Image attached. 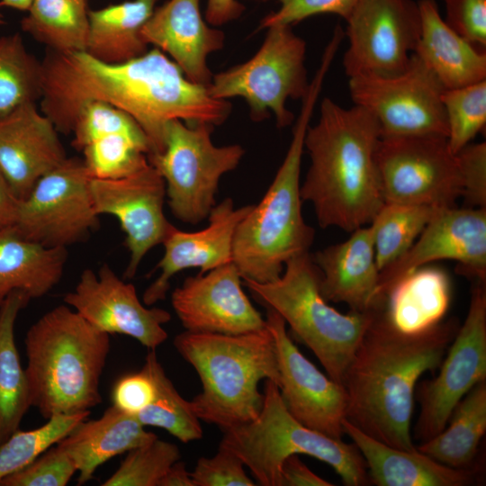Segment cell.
<instances>
[{
  "label": "cell",
  "instance_id": "2",
  "mask_svg": "<svg viewBox=\"0 0 486 486\" xmlns=\"http://www.w3.org/2000/svg\"><path fill=\"white\" fill-rule=\"evenodd\" d=\"M459 327L451 318L423 332L405 333L374 310L343 376L345 419L383 444L415 451L410 421L416 385L422 374L438 368Z\"/></svg>",
  "mask_w": 486,
  "mask_h": 486
},
{
  "label": "cell",
  "instance_id": "18",
  "mask_svg": "<svg viewBox=\"0 0 486 486\" xmlns=\"http://www.w3.org/2000/svg\"><path fill=\"white\" fill-rule=\"evenodd\" d=\"M266 322L274 341L283 401L307 428L336 439L344 435L347 396L343 384L321 373L294 345L284 319L266 309Z\"/></svg>",
  "mask_w": 486,
  "mask_h": 486
},
{
  "label": "cell",
  "instance_id": "8",
  "mask_svg": "<svg viewBox=\"0 0 486 486\" xmlns=\"http://www.w3.org/2000/svg\"><path fill=\"white\" fill-rule=\"evenodd\" d=\"M223 431L220 446L238 456L260 485L279 486L284 462L299 454L330 465L345 485L369 482L366 464L357 446L300 423L287 410L279 387L272 380H266L257 417Z\"/></svg>",
  "mask_w": 486,
  "mask_h": 486
},
{
  "label": "cell",
  "instance_id": "52",
  "mask_svg": "<svg viewBox=\"0 0 486 486\" xmlns=\"http://www.w3.org/2000/svg\"><path fill=\"white\" fill-rule=\"evenodd\" d=\"M3 5L9 6L20 11H28L32 0H2Z\"/></svg>",
  "mask_w": 486,
  "mask_h": 486
},
{
  "label": "cell",
  "instance_id": "24",
  "mask_svg": "<svg viewBox=\"0 0 486 486\" xmlns=\"http://www.w3.org/2000/svg\"><path fill=\"white\" fill-rule=\"evenodd\" d=\"M351 233L346 240L316 252L312 259L328 302H343L352 311L367 312L374 309L380 276L373 228L368 224Z\"/></svg>",
  "mask_w": 486,
  "mask_h": 486
},
{
  "label": "cell",
  "instance_id": "19",
  "mask_svg": "<svg viewBox=\"0 0 486 486\" xmlns=\"http://www.w3.org/2000/svg\"><path fill=\"white\" fill-rule=\"evenodd\" d=\"M63 300L99 330L129 336L148 349L156 350L167 338L163 325L171 320L170 313L147 308L135 286L119 278L107 264L97 273L83 270L74 290Z\"/></svg>",
  "mask_w": 486,
  "mask_h": 486
},
{
  "label": "cell",
  "instance_id": "12",
  "mask_svg": "<svg viewBox=\"0 0 486 486\" xmlns=\"http://www.w3.org/2000/svg\"><path fill=\"white\" fill-rule=\"evenodd\" d=\"M90 181L83 159L67 158L20 200L14 227L24 238L48 248L85 242L99 227Z\"/></svg>",
  "mask_w": 486,
  "mask_h": 486
},
{
  "label": "cell",
  "instance_id": "22",
  "mask_svg": "<svg viewBox=\"0 0 486 486\" xmlns=\"http://www.w3.org/2000/svg\"><path fill=\"white\" fill-rule=\"evenodd\" d=\"M58 133L35 103L0 120V170L19 200L68 158Z\"/></svg>",
  "mask_w": 486,
  "mask_h": 486
},
{
  "label": "cell",
  "instance_id": "37",
  "mask_svg": "<svg viewBox=\"0 0 486 486\" xmlns=\"http://www.w3.org/2000/svg\"><path fill=\"white\" fill-rule=\"evenodd\" d=\"M81 151L91 178L119 179L148 165L150 146L147 139L113 133L93 140Z\"/></svg>",
  "mask_w": 486,
  "mask_h": 486
},
{
  "label": "cell",
  "instance_id": "35",
  "mask_svg": "<svg viewBox=\"0 0 486 486\" xmlns=\"http://www.w3.org/2000/svg\"><path fill=\"white\" fill-rule=\"evenodd\" d=\"M437 209L384 202L370 223L380 272L408 251Z\"/></svg>",
  "mask_w": 486,
  "mask_h": 486
},
{
  "label": "cell",
  "instance_id": "20",
  "mask_svg": "<svg viewBox=\"0 0 486 486\" xmlns=\"http://www.w3.org/2000/svg\"><path fill=\"white\" fill-rule=\"evenodd\" d=\"M232 262L188 276L171 294L172 307L186 331L238 335L266 327V319L242 289Z\"/></svg>",
  "mask_w": 486,
  "mask_h": 486
},
{
  "label": "cell",
  "instance_id": "16",
  "mask_svg": "<svg viewBox=\"0 0 486 486\" xmlns=\"http://www.w3.org/2000/svg\"><path fill=\"white\" fill-rule=\"evenodd\" d=\"M440 260L457 262V273L486 282V208H439L413 245L380 272L375 307L402 277Z\"/></svg>",
  "mask_w": 486,
  "mask_h": 486
},
{
  "label": "cell",
  "instance_id": "13",
  "mask_svg": "<svg viewBox=\"0 0 486 486\" xmlns=\"http://www.w3.org/2000/svg\"><path fill=\"white\" fill-rule=\"evenodd\" d=\"M375 162L384 202L445 208L462 197L456 156L445 137L381 138Z\"/></svg>",
  "mask_w": 486,
  "mask_h": 486
},
{
  "label": "cell",
  "instance_id": "5",
  "mask_svg": "<svg viewBox=\"0 0 486 486\" xmlns=\"http://www.w3.org/2000/svg\"><path fill=\"white\" fill-rule=\"evenodd\" d=\"M24 346L31 406L44 418L90 411L101 403L109 334L66 304L40 317L28 329Z\"/></svg>",
  "mask_w": 486,
  "mask_h": 486
},
{
  "label": "cell",
  "instance_id": "11",
  "mask_svg": "<svg viewBox=\"0 0 486 486\" xmlns=\"http://www.w3.org/2000/svg\"><path fill=\"white\" fill-rule=\"evenodd\" d=\"M351 99L377 121L381 138L436 136L447 139L445 87L412 54L408 68L391 77L348 78Z\"/></svg>",
  "mask_w": 486,
  "mask_h": 486
},
{
  "label": "cell",
  "instance_id": "15",
  "mask_svg": "<svg viewBox=\"0 0 486 486\" xmlns=\"http://www.w3.org/2000/svg\"><path fill=\"white\" fill-rule=\"evenodd\" d=\"M346 76L391 77L409 67L421 22L414 0H359L346 19Z\"/></svg>",
  "mask_w": 486,
  "mask_h": 486
},
{
  "label": "cell",
  "instance_id": "21",
  "mask_svg": "<svg viewBox=\"0 0 486 486\" xmlns=\"http://www.w3.org/2000/svg\"><path fill=\"white\" fill-rule=\"evenodd\" d=\"M252 205L234 207L226 198L211 211L208 225L197 231H183L173 227L162 243L164 255L156 266L158 278L147 287L142 302L151 306L166 299L171 278L187 268H199L200 274L232 262L236 229Z\"/></svg>",
  "mask_w": 486,
  "mask_h": 486
},
{
  "label": "cell",
  "instance_id": "38",
  "mask_svg": "<svg viewBox=\"0 0 486 486\" xmlns=\"http://www.w3.org/2000/svg\"><path fill=\"white\" fill-rule=\"evenodd\" d=\"M91 411L56 414L37 428L14 431L0 446V481L34 461L66 436Z\"/></svg>",
  "mask_w": 486,
  "mask_h": 486
},
{
  "label": "cell",
  "instance_id": "26",
  "mask_svg": "<svg viewBox=\"0 0 486 486\" xmlns=\"http://www.w3.org/2000/svg\"><path fill=\"white\" fill-rule=\"evenodd\" d=\"M421 31L413 54L445 89L486 79V53L455 32L439 14L436 0H418Z\"/></svg>",
  "mask_w": 486,
  "mask_h": 486
},
{
  "label": "cell",
  "instance_id": "30",
  "mask_svg": "<svg viewBox=\"0 0 486 486\" xmlns=\"http://www.w3.org/2000/svg\"><path fill=\"white\" fill-rule=\"evenodd\" d=\"M159 0H131L89 10L86 52L105 63H122L145 54L141 30Z\"/></svg>",
  "mask_w": 486,
  "mask_h": 486
},
{
  "label": "cell",
  "instance_id": "29",
  "mask_svg": "<svg viewBox=\"0 0 486 486\" xmlns=\"http://www.w3.org/2000/svg\"><path fill=\"white\" fill-rule=\"evenodd\" d=\"M451 284L437 267H420L399 280L379 309L397 329L419 333L440 323L449 308Z\"/></svg>",
  "mask_w": 486,
  "mask_h": 486
},
{
  "label": "cell",
  "instance_id": "6",
  "mask_svg": "<svg viewBox=\"0 0 486 486\" xmlns=\"http://www.w3.org/2000/svg\"><path fill=\"white\" fill-rule=\"evenodd\" d=\"M174 346L202 382V392L191 400L196 416L222 430L257 417L262 380L278 385L274 341L267 326L238 335L185 330L175 338Z\"/></svg>",
  "mask_w": 486,
  "mask_h": 486
},
{
  "label": "cell",
  "instance_id": "41",
  "mask_svg": "<svg viewBox=\"0 0 486 486\" xmlns=\"http://www.w3.org/2000/svg\"><path fill=\"white\" fill-rule=\"evenodd\" d=\"M71 133L72 145L80 151L93 140L113 133L148 140L131 116L114 106L97 101L85 104L79 108Z\"/></svg>",
  "mask_w": 486,
  "mask_h": 486
},
{
  "label": "cell",
  "instance_id": "47",
  "mask_svg": "<svg viewBox=\"0 0 486 486\" xmlns=\"http://www.w3.org/2000/svg\"><path fill=\"white\" fill-rule=\"evenodd\" d=\"M445 22L475 47H486V0H444Z\"/></svg>",
  "mask_w": 486,
  "mask_h": 486
},
{
  "label": "cell",
  "instance_id": "14",
  "mask_svg": "<svg viewBox=\"0 0 486 486\" xmlns=\"http://www.w3.org/2000/svg\"><path fill=\"white\" fill-rule=\"evenodd\" d=\"M439 373L417 383L420 411L414 437L426 442L446 428L456 404L476 384L486 381V287L476 282L465 320L449 346Z\"/></svg>",
  "mask_w": 486,
  "mask_h": 486
},
{
  "label": "cell",
  "instance_id": "32",
  "mask_svg": "<svg viewBox=\"0 0 486 486\" xmlns=\"http://www.w3.org/2000/svg\"><path fill=\"white\" fill-rule=\"evenodd\" d=\"M31 298L13 292L0 306V446L17 429L31 406L25 369L14 340L19 312Z\"/></svg>",
  "mask_w": 486,
  "mask_h": 486
},
{
  "label": "cell",
  "instance_id": "9",
  "mask_svg": "<svg viewBox=\"0 0 486 486\" xmlns=\"http://www.w3.org/2000/svg\"><path fill=\"white\" fill-rule=\"evenodd\" d=\"M213 125L171 120L165 127L164 149L148 155V162L166 184L167 204L175 218L196 225L216 204L221 176L234 170L245 150L238 144L215 146Z\"/></svg>",
  "mask_w": 486,
  "mask_h": 486
},
{
  "label": "cell",
  "instance_id": "31",
  "mask_svg": "<svg viewBox=\"0 0 486 486\" xmlns=\"http://www.w3.org/2000/svg\"><path fill=\"white\" fill-rule=\"evenodd\" d=\"M486 433V381L472 387L456 404L442 432L416 448L456 469L471 468Z\"/></svg>",
  "mask_w": 486,
  "mask_h": 486
},
{
  "label": "cell",
  "instance_id": "25",
  "mask_svg": "<svg viewBox=\"0 0 486 486\" xmlns=\"http://www.w3.org/2000/svg\"><path fill=\"white\" fill-rule=\"evenodd\" d=\"M344 434L357 446L368 468L369 482L378 486H469L479 481L476 468L456 469L429 456L383 444L343 420Z\"/></svg>",
  "mask_w": 486,
  "mask_h": 486
},
{
  "label": "cell",
  "instance_id": "46",
  "mask_svg": "<svg viewBox=\"0 0 486 486\" xmlns=\"http://www.w3.org/2000/svg\"><path fill=\"white\" fill-rule=\"evenodd\" d=\"M155 395V378L145 361L139 372L122 375L113 384L112 406L127 414L136 416L152 402Z\"/></svg>",
  "mask_w": 486,
  "mask_h": 486
},
{
  "label": "cell",
  "instance_id": "10",
  "mask_svg": "<svg viewBox=\"0 0 486 486\" xmlns=\"http://www.w3.org/2000/svg\"><path fill=\"white\" fill-rule=\"evenodd\" d=\"M267 29L257 52L248 61L212 76L208 91L215 99L243 98L255 121L266 119L272 112L277 127L284 128L294 120L286 101L302 99L309 89L306 44L291 25Z\"/></svg>",
  "mask_w": 486,
  "mask_h": 486
},
{
  "label": "cell",
  "instance_id": "44",
  "mask_svg": "<svg viewBox=\"0 0 486 486\" xmlns=\"http://www.w3.org/2000/svg\"><path fill=\"white\" fill-rule=\"evenodd\" d=\"M280 7L266 14L260 29L272 25H292L313 15L331 14L345 21L359 0H277Z\"/></svg>",
  "mask_w": 486,
  "mask_h": 486
},
{
  "label": "cell",
  "instance_id": "42",
  "mask_svg": "<svg viewBox=\"0 0 486 486\" xmlns=\"http://www.w3.org/2000/svg\"><path fill=\"white\" fill-rule=\"evenodd\" d=\"M76 472L73 459L55 445L22 469L4 477L0 486H65Z\"/></svg>",
  "mask_w": 486,
  "mask_h": 486
},
{
  "label": "cell",
  "instance_id": "27",
  "mask_svg": "<svg viewBox=\"0 0 486 486\" xmlns=\"http://www.w3.org/2000/svg\"><path fill=\"white\" fill-rule=\"evenodd\" d=\"M157 436L135 416L111 406L99 418L80 421L56 445L73 459L77 484L84 485L103 464Z\"/></svg>",
  "mask_w": 486,
  "mask_h": 486
},
{
  "label": "cell",
  "instance_id": "45",
  "mask_svg": "<svg viewBox=\"0 0 486 486\" xmlns=\"http://www.w3.org/2000/svg\"><path fill=\"white\" fill-rule=\"evenodd\" d=\"M462 198L467 207L486 208V143H469L456 154Z\"/></svg>",
  "mask_w": 486,
  "mask_h": 486
},
{
  "label": "cell",
  "instance_id": "40",
  "mask_svg": "<svg viewBox=\"0 0 486 486\" xmlns=\"http://www.w3.org/2000/svg\"><path fill=\"white\" fill-rule=\"evenodd\" d=\"M176 445L158 436L127 452L118 469L102 486H158L169 467L180 460Z\"/></svg>",
  "mask_w": 486,
  "mask_h": 486
},
{
  "label": "cell",
  "instance_id": "48",
  "mask_svg": "<svg viewBox=\"0 0 486 486\" xmlns=\"http://www.w3.org/2000/svg\"><path fill=\"white\" fill-rule=\"evenodd\" d=\"M333 483L320 478L310 471L298 457L292 454L282 465L279 486H332Z\"/></svg>",
  "mask_w": 486,
  "mask_h": 486
},
{
  "label": "cell",
  "instance_id": "1",
  "mask_svg": "<svg viewBox=\"0 0 486 486\" xmlns=\"http://www.w3.org/2000/svg\"><path fill=\"white\" fill-rule=\"evenodd\" d=\"M42 62L41 112L58 132L70 134L79 108L103 102L131 116L146 134L150 152L164 149V131L171 120L186 123L224 122L227 100L215 99L208 86L190 81L160 50L122 63H105L86 51L49 50Z\"/></svg>",
  "mask_w": 486,
  "mask_h": 486
},
{
  "label": "cell",
  "instance_id": "17",
  "mask_svg": "<svg viewBox=\"0 0 486 486\" xmlns=\"http://www.w3.org/2000/svg\"><path fill=\"white\" fill-rule=\"evenodd\" d=\"M90 189L96 213L114 216L120 222L130 252L123 277L130 279L146 254L162 244L174 227L164 212L165 181L148 163L122 178H91Z\"/></svg>",
  "mask_w": 486,
  "mask_h": 486
},
{
  "label": "cell",
  "instance_id": "51",
  "mask_svg": "<svg viewBox=\"0 0 486 486\" xmlns=\"http://www.w3.org/2000/svg\"><path fill=\"white\" fill-rule=\"evenodd\" d=\"M158 486H194L191 472L180 460L174 463L160 479Z\"/></svg>",
  "mask_w": 486,
  "mask_h": 486
},
{
  "label": "cell",
  "instance_id": "4",
  "mask_svg": "<svg viewBox=\"0 0 486 486\" xmlns=\"http://www.w3.org/2000/svg\"><path fill=\"white\" fill-rule=\"evenodd\" d=\"M330 63L323 59L310 82L292 130V138L275 176L256 205L238 225L232 263L243 280L260 284L276 280L293 256L309 252L314 229L302 216L301 166L304 138Z\"/></svg>",
  "mask_w": 486,
  "mask_h": 486
},
{
  "label": "cell",
  "instance_id": "39",
  "mask_svg": "<svg viewBox=\"0 0 486 486\" xmlns=\"http://www.w3.org/2000/svg\"><path fill=\"white\" fill-rule=\"evenodd\" d=\"M451 151L456 154L482 132L486 125V79L442 94Z\"/></svg>",
  "mask_w": 486,
  "mask_h": 486
},
{
  "label": "cell",
  "instance_id": "53",
  "mask_svg": "<svg viewBox=\"0 0 486 486\" xmlns=\"http://www.w3.org/2000/svg\"><path fill=\"white\" fill-rule=\"evenodd\" d=\"M1 6H3L2 3L0 2V8ZM4 15L2 14V13L0 12V25L4 24Z\"/></svg>",
  "mask_w": 486,
  "mask_h": 486
},
{
  "label": "cell",
  "instance_id": "33",
  "mask_svg": "<svg viewBox=\"0 0 486 486\" xmlns=\"http://www.w3.org/2000/svg\"><path fill=\"white\" fill-rule=\"evenodd\" d=\"M22 30L49 50L86 51L88 35L87 0H32Z\"/></svg>",
  "mask_w": 486,
  "mask_h": 486
},
{
  "label": "cell",
  "instance_id": "7",
  "mask_svg": "<svg viewBox=\"0 0 486 486\" xmlns=\"http://www.w3.org/2000/svg\"><path fill=\"white\" fill-rule=\"evenodd\" d=\"M242 281L256 302L284 319L328 377L342 384L374 310L344 314L331 307L320 292V273L310 252L291 258L273 282Z\"/></svg>",
  "mask_w": 486,
  "mask_h": 486
},
{
  "label": "cell",
  "instance_id": "3",
  "mask_svg": "<svg viewBox=\"0 0 486 486\" xmlns=\"http://www.w3.org/2000/svg\"><path fill=\"white\" fill-rule=\"evenodd\" d=\"M380 139L365 109L322 100L318 122L306 130L310 165L301 184L302 200L312 204L321 228L352 232L370 224L384 203L375 162Z\"/></svg>",
  "mask_w": 486,
  "mask_h": 486
},
{
  "label": "cell",
  "instance_id": "28",
  "mask_svg": "<svg viewBox=\"0 0 486 486\" xmlns=\"http://www.w3.org/2000/svg\"><path fill=\"white\" fill-rule=\"evenodd\" d=\"M68 248H48L24 238L14 226L0 230V306L13 292L32 299L49 293L61 280Z\"/></svg>",
  "mask_w": 486,
  "mask_h": 486
},
{
  "label": "cell",
  "instance_id": "34",
  "mask_svg": "<svg viewBox=\"0 0 486 486\" xmlns=\"http://www.w3.org/2000/svg\"><path fill=\"white\" fill-rule=\"evenodd\" d=\"M43 68L20 33L0 37V120L42 94Z\"/></svg>",
  "mask_w": 486,
  "mask_h": 486
},
{
  "label": "cell",
  "instance_id": "36",
  "mask_svg": "<svg viewBox=\"0 0 486 486\" xmlns=\"http://www.w3.org/2000/svg\"><path fill=\"white\" fill-rule=\"evenodd\" d=\"M156 382L152 402L135 417L144 426L160 428L183 443L199 440L202 428L191 401L184 399L166 376L156 350L148 349L145 358Z\"/></svg>",
  "mask_w": 486,
  "mask_h": 486
},
{
  "label": "cell",
  "instance_id": "49",
  "mask_svg": "<svg viewBox=\"0 0 486 486\" xmlns=\"http://www.w3.org/2000/svg\"><path fill=\"white\" fill-rule=\"evenodd\" d=\"M244 10L237 0H208L205 21L212 26H220L239 18Z\"/></svg>",
  "mask_w": 486,
  "mask_h": 486
},
{
  "label": "cell",
  "instance_id": "23",
  "mask_svg": "<svg viewBox=\"0 0 486 486\" xmlns=\"http://www.w3.org/2000/svg\"><path fill=\"white\" fill-rule=\"evenodd\" d=\"M202 18L200 0H168L156 7L141 30L148 45L171 56L192 82L208 86L212 78L208 56L223 48L224 33Z\"/></svg>",
  "mask_w": 486,
  "mask_h": 486
},
{
  "label": "cell",
  "instance_id": "50",
  "mask_svg": "<svg viewBox=\"0 0 486 486\" xmlns=\"http://www.w3.org/2000/svg\"><path fill=\"white\" fill-rule=\"evenodd\" d=\"M20 200L0 170V230L14 226Z\"/></svg>",
  "mask_w": 486,
  "mask_h": 486
},
{
  "label": "cell",
  "instance_id": "43",
  "mask_svg": "<svg viewBox=\"0 0 486 486\" xmlns=\"http://www.w3.org/2000/svg\"><path fill=\"white\" fill-rule=\"evenodd\" d=\"M244 464L229 449L219 447L210 458L197 461L191 477L194 486H254L256 483L244 470Z\"/></svg>",
  "mask_w": 486,
  "mask_h": 486
}]
</instances>
